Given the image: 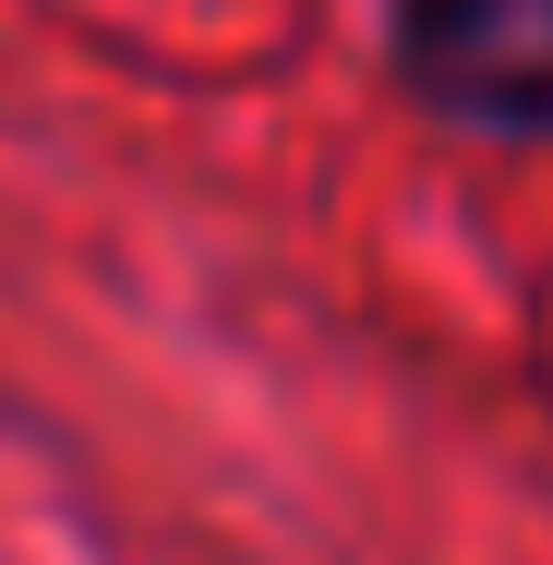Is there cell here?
I'll return each instance as SVG.
<instances>
[{"label":"cell","instance_id":"obj_1","mask_svg":"<svg viewBox=\"0 0 553 565\" xmlns=\"http://www.w3.org/2000/svg\"><path fill=\"white\" fill-rule=\"evenodd\" d=\"M397 97L469 145H553V0H385Z\"/></svg>","mask_w":553,"mask_h":565}]
</instances>
